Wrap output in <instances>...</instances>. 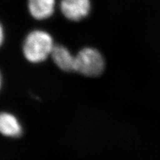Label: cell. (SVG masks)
Returning a JSON list of instances; mask_svg holds the SVG:
<instances>
[{"instance_id": "obj_7", "label": "cell", "mask_w": 160, "mask_h": 160, "mask_svg": "<svg viewBox=\"0 0 160 160\" xmlns=\"http://www.w3.org/2000/svg\"><path fill=\"white\" fill-rule=\"evenodd\" d=\"M3 28H2H2H1V43H2V42H3Z\"/></svg>"}, {"instance_id": "obj_2", "label": "cell", "mask_w": 160, "mask_h": 160, "mask_svg": "<svg viewBox=\"0 0 160 160\" xmlns=\"http://www.w3.org/2000/svg\"><path fill=\"white\" fill-rule=\"evenodd\" d=\"M103 56L96 49L85 48L80 50L76 56L75 71L86 76L96 77L104 69Z\"/></svg>"}, {"instance_id": "obj_4", "label": "cell", "mask_w": 160, "mask_h": 160, "mask_svg": "<svg viewBox=\"0 0 160 160\" xmlns=\"http://www.w3.org/2000/svg\"><path fill=\"white\" fill-rule=\"evenodd\" d=\"M0 130L4 136L18 138L22 136L23 128L21 123L14 115L3 112L0 116Z\"/></svg>"}, {"instance_id": "obj_5", "label": "cell", "mask_w": 160, "mask_h": 160, "mask_svg": "<svg viewBox=\"0 0 160 160\" xmlns=\"http://www.w3.org/2000/svg\"><path fill=\"white\" fill-rule=\"evenodd\" d=\"M51 56L53 62L63 71H75L76 57H73L66 48L61 45L54 46Z\"/></svg>"}, {"instance_id": "obj_1", "label": "cell", "mask_w": 160, "mask_h": 160, "mask_svg": "<svg viewBox=\"0 0 160 160\" xmlns=\"http://www.w3.org/2000/svg\"><path fill=\"white\" fill-rule=\"evenodd\" d=\"M54 46L50 35L42 30L30 32L23 42V52L29 62L37 63L43 62L52 53Z\"/></svg>"}, {"instance_id": "obj_3", "label": "cell", "mask_w": 160, "mask_h": 160, "mask_svg": "<svg viewBox=\"0 0 160 160\" xmlns=\"http://www.w3.org/2000/svg\"><path fill=\"white\" fill-rule=\"evenodd\" d=\"M63 16L72 21H79L86 18L91 9L89 0H62L60 4Z\"/></svg>"}, {"instance_id": "obj_6", "label": "cell", "mask_w": 160, "mask_h": 160, "mask_svg": "<svg viewBox=\"0 0 160 160\" xmlns=\"http://www.w3.org/2000/svg\"><path fill=\"white\" fill-rule=\"evenodd\" d=\"M55 0H28L30 14L38 20L51 17L54 12Z\"/></svg>"}]
</instances>
